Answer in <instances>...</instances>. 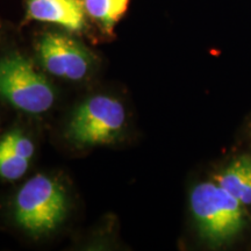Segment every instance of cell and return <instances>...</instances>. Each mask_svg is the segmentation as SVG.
Wrapping results in <instances>:
<instances>
[{"instance_id":"obj_1","label":"cell","mask_w":251,"mask_h":251,"mask_svg":"<svg viewBox=\"0 0 251 251\" xmlns=\"http://www.w3.org/2000/svg\"><path fill=\"white\" fill-rule=\"evenodd\" d=\"M190 205L198 230L209 243L227 242L243 228V205L216 183L197 185L191 192Z\"/></svg>"},{"instance_id":"obj_2","label":"cell","mask_w":251,"mask_h":251,"mask_svg":"<svg viewBox=\"0 0 251 251\" xmlns=\"http://www.w3.org/2000/svg\"><path fill=\"white\" fill-rule=\"evenodd\" d=\"M67 211L64 188L45 175H37L24 184L14 201L15 221L33 235L54 230L65 219Z\"/></svg>"},{"instance_id":"obj_3","label":"cell","mask_w":251,"mask_h":251,"mask_svg":"<svg viewBox=\"0 0 251 251\" xmlns=\"http://www.w3.org/2000/svg\"><path fill=\"white\" fill-rule=\"evenodd\" d=\"M0 97L14 108L41 114L54 105L55 91L29 58L12 51L0 58Z\"/></svg>"},{"instance_id":"obj_4","label":"cell","mask_w":251,"mask_h":251,"mask_svg":"<svg viewBox=\"0 0 251 251\" xmlns=\"http://www.w3.org/2000/svg\"><path fill=\"white\" fill-rule=\"evenodd\" d=\"M125 124V107L118 99L108 96H94L74 112L67 135L78 146H100L117 140Z\"/></svg>"},{"instance_id":"obj_5","label":"cell","mask_w":251,"mask_h":251,"mask_svg":"<svg viewBox=\"0 0 251 251\" xmlns=\"http://www.w3.org/2000/svg\"><path fill=\"white\" fill-rule=\"evenodd\" d=\"M42 65L54 76L69 80L87 77L94 64V56L83 43L68 33L46 31L36 43Z\"/></svg>"},{"instance_id":"obj_6","label":"cell","mask_w":251,"mask_h":251,"mask_svg":"<svg viewBox=\"0 0 251 251\" xmlns=\"http://www.w3.org/2000/svg\"><path fill=\"white\" fill-rule=\"evenodd\" d=\"M86 17L83 0H26V21L52 24L69 33H83Z\"/></svg>"},{"instance_id":"obj_7","label":"cell","mask_w":251,"mask_h":251,"mask_svg":"<svg viewBox=\"0 0 251 251\" xmlns=\"http://www.w3.org/2000/svg\"><path fill=\"white\" fill-rule=\"evenodd\" d=\"M215 183L242 203L251 205V157L242 156L215 176Z\"/></svg>"},{"instance_id":"obj_8","label":"cell","mask_w":251,"mask_h":251,"mask_svg":"<svg viewBox=\"0 0 251 251\" xmlns=\"http://www.w3.org/2000/svg\"><path fill=\"white\" fill-rule=\"evenodd\" d=\"M83 4L87 17L103 33L111 35L127 11L129 0H83Z\"/></svg>"},{"instance_id":"obj_9","label":"cell","mask_w":251,"mask_h":251,"mask_svg":"<svg viewBox=\"0 0 251 251\" xmlns=\"http://www.w3.org/2000/svg\"><path fill=\"white\" fill-rule=\"evenodd\" d=\"M29 162V159L19 155L5 137L0 140V178L6 180L19 179L27 172Z\"/></svg>"}]
</instances>
